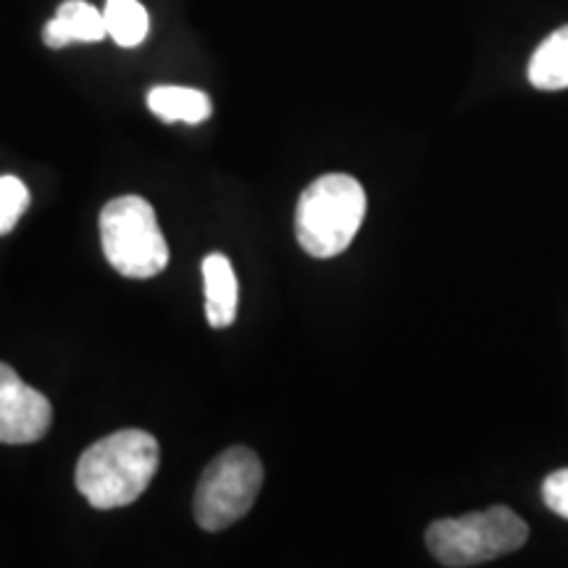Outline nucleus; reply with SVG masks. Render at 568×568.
<instances>
[{
    "instance_id": "f257e3e1",
    "label": "nucleus",
    "mask_w": 568,
    "mask_h": 568,
    "mask_svg": "<svg viewBox=\"0 0 568 568\" xmlns=\"http://www.w3.org/2000/svg\"><path fill=\"white\" fill-rule=\"evenodd\" d=\"M161 450L153 435L122 429L98 439L77 464V489L98 510L124 508L145 493L159 471Z\"/></svg>"
},
{
    "instance_id": "f03ea898",
    "label": "nucleus",
    "mask_w": 568,
    "mask_h": 568,
    "mask_svg": "<svg viewBox=\"0 0 568 568\" xmlns=\"http://www.w3.org/2000/svg\"><path fill=\"white\" fill-rule=\"evenodd\" d=\"M364 216L366 193L361 182L347 174H324L297 201V243L314 258H335L353 243Z\"/></svg>"
},
{
    "instance_id": "7ed1b4c3",
    "label": "nucleus",
    "mask_w": 568,
    "mask_h": 568,
    "mask_svg": "<svg viewBox=\"0 0 568 568\" xmlns=\"http://www.w3.org/2000/svg\"><path fill=\"white\" fill-rule=\"evenodd\" d=\"M529 527L516 510L493 506L458 518H439L426 529V548L450 568L481 566L524 548Z\"/></svg>"
},
{
    "instance_id": "20e7f679",
    "label": "nucleus",
    "mask_w": 568,
    "mask_h": 568,
    "mask_svg": "<svg viewBox=\"0 0 568 568\" xmlns=\"http://www.w3.org/2000/svg\"><path fill=\"white\" fill-rule=\"evenodd\" d=\"M101 240L109 264L130 280H151L169 264L153 205L140 195L113 197L101 213Z\"/></svg>"
},
{
    "instance_id": "39448f33",
    "label": "nucleus",
    "mask_w": 568,
    "mask_h": 568,
    "mask_svg": "<svg viewBox=\"0 0 568 568\" xmlns=\"http://www.w3.org/2000/svg\"><path fill=\"white\" fill-rule=\"evenodd\" d=\"M264 485V466L251 447H230L203 471L195 489V521L205 531H222L253 508Z\"/></svg>"
},
{
    "instance_id": "423d86ee",
    "label": "nucleus",
    "mask_w": 568,
    "mask_h": 568,
    "mask_svg": "<svg viewBox=\"0 0 568 568\" xmlns=\"http://www.w3.org/2000/svg\"><path fill=\"white\" fill-rule=\"evenodd\" d=\"M53 406L45 395L24 385L11 366L0 364V443L32 445L48 435Z\"/></svg>"
},
{
    "instance_id": "0eeeda50",
    "label": "nucleus",
    "mask_w": 568,
    "mask_h": 568,
    "mask_svg": "<svg viewBox=\"0 0 568 568\" xmlns=\"http://www.w3.org/2000/svg\"><path fill=\"white\" fill-rule=\"evenodd\" d=\"M105 34L109 27L103 11H98L88 0H67L42 30V42L53 51H61L71 42H101Z\"/></svg>"
},
{
    "instance_id": "6e6552de",
    "label": "nucleus",
    "mask_w": 568,
    "mask_h": 568,
    "mask_svg": "<svg viewBox=\"0 0 568 568\" xmlns=\"http://www.w3.org/2000/svg\"><path fill=\"white\" fill-rule=\"evenodd\" d=\"M205 316L213 329H224L237 318V276L224 253H211L203 261Z\"/></svg>"
},
{
    "instance_id": "1a4fd4ad",
    "label": "nucleus",
    "mask_w": 568,
    "mask_h": 568,
    "mask_svg": "<svg viewBox=\"0 0 568 568\" xmlns=\"http://www.w3.org/2000/svg\"><path fill=\"white\" fill-rule=\"evenodd\" d=\"M148 109H151L161 122H184V124H201L211 116L209 95L193 88H174V84H163L148 92Z\"/></svg>"
},
{
    "instance_id": "9d476101",
    "label": "nucleus",
    "mask_w": 568,
    "mask_h": 568,
    "mask_svg": "<svg viewBox=\"0 0 568 568\" xmlns=\"http://www.w3.org/2000/svg\"><path fill=\"white\" fill-rule=\"evenodd\" d=\"M529 82L545 92L568 88V24L552 32L531 55Z\"/></svg>"
},
{
    "instance_id": "9b49d317",
    "label": "nucleus",
    "mask_w": 568,
    "mask_h": 568,
    "mask_svg": "<svg viewBox=\"0 0 568 568\" xmlns=\"http://www.w3.org/2000/svg\"><path fill=\"white\" fill-rule=\"evenodd\" d=\"M103 17L109 34L122 48H138L148 38L151 21L140 0H105Z\"/></svg>"
},
{
    "instance_id": "f8f14e48",
    "label": "nucleus",
    "mask_w": 568,
    "mask_h": 568,
    "mask_svg": "<svg viewBox=\"0 0 568 568\" xmlns=\"http://www.w3.org/2000/svg\"><path fill=\"white\" fill-rule=\"evenodd\" d=\"M30 209V190L17 176H0V237L13 232L21 213Z\"/></svg>"
},
{
    "instance_id": "ddd939ff",
    "label": "nucleus",
    "mask_w": 568,
    "mask_h": 568,
    "mask_svg": "<svg viewBox=\"0 0 568 568\" xmlns=\"http://www.w3.org/2000/svg\"><path fill=\"white\" fill-rule=\"evenodd\" d=\"M542 500L552 514L568 518V468L552 471L542 485Z\"/></svg>"
}]
</instances>
